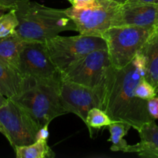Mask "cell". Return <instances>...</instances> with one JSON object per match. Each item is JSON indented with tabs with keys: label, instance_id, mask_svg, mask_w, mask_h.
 I'll use <instances>...</instances> for the list:
<instances>
[{
	"label": "cell",
	"instance_id": "cell-1",
	"mask_svg": "<svg viewBox=\"0 0 158 158\" xmlns=\"http://www.w3.org/2000/svg\"><path fill=\"white\" fill-rule=\"evenodd\" d=\"M146 79V68L132 60L127 66L116 69L110 65L100 86L95 89L101 110L114 122H123L136 131L153 120L147 110V100L135 95L138 83Z\"/></svg>",
	"mask_w": 158,
	"mask_h": 158
},
{
	"label": "cell",
	"instance_id": "cell-2",
	"mask_svg": "<svg viewBox=\"0 0 158 158\" xmlns=\"http://www.w3.org/2000/svg\"><path fill=\"white\" fill-rule=\"evenodd\" d=\"M19 24L15 32L25 41L46 42L64 31H77L64 9L46 7L30 0H16Z\"/></svg>",
	"mask_w": 158,
	"mask_h": 158
},
{
	"label": "cell",
	"instance_id": "cell-3",
	"mask_svg": "<svg viewBox=\"0 0 158 158\" xmlns=\"http://www.w3.org/2000/svg\"><path fill=\"white\" fill-rule=\"evenodd\" d=\"M24 78L22 92L11 100L23 108L39 129L67 114L60 100L61 80Z\"/></svg>",
	"mask_w": 158,
	"mask_h": 158
},
{
	"label": "cell",
	"instance_id": "cell-4",
	"mask_svg": "<svg viewBox=\"0 0 158 158\" xmlns=\"http://www.w3.org/2000/svg\"><path fill=\"white\" fill-rule=\"evenodd\" d=\"M152 29L135 26H113L102 35L106 43L111 66L125 67L147 43Z\"/></svg>",
	"mask_w": 158,
	"mask_h": 158
},
{
	"label": "cell",
	"instance_id": "cell-5",
	"mask_svg": "<svg viewBox=\"0 0 158 158\" xmlns=\"http://www.w3.org/2000/svg\"><path fill=\"white\" fill-rule=\"evenodd\" d=\"M50 56L60 73L96 49H106V43L100 36L80 35L60 36L57 35L46 42Z\"/></svg>",
	"mask_w": 158,
	"mask_h": 158
},
{
	"label": "cell",
	"instance_id": "cell-6",
	"mask_svg": "<svg viewBox=\"0 0 158 158\" xmlns=\"http://www.w3.org/2000/svg\"><path fill=\"white\" fill-rule=\"evenodd\" d=\"M120 6L109 0L94 7L79 9L71 6L64 11L74 23L79 34L102 37L107 29L116 26Z\"/></svg>",
	"mask_w": 158,
	"mask_h": 158
},
{
	"label": "cell",
	"instance_id": "cell-7",
	"mask_svg": "<svg viewBox=\"0 0 158 158\" xmlns=\"http://www.w3.org/2000/svg\"><path fill=\"white\" fill-rule=\"evenodd\" d=\"M0 123L5 130V137L13 149L36 141L39 127L23 108L11 99H7L0 106Z\"/></svg>",
	"mask_w": 158,
	"mask_h": 158
},
{
	"label": "cell",
	"instance_id": "cell-8",
	"mask_svg": "<svg viewBox=\"0 0 158 158\" xmlns=\"http://www.w3.org/2000/svg\"><path fill=\"white\" fill-rule=\"evenodd\" d=\"M110 65L107 48L96 49L73 63L64 70L61 73V80L95 89L100 86Z\"/></svg>",
	"mask_w": 158,
	"mask_h": 158
},
{
	"label": "cell",
	"instance_id": "cell-9",
	"mask_svg": "<svg viewBox=\"0 0 158 158\" xmlns=\"http://www.w3.org/2000/svg\"><path fill=\"white\" fill-rule=\"evenodd\" d=\"M19 72L23 77L61 80V73L51 60L46 42L24 40L20 52Z\"/></svg>",
	"mask_w": 158,
	"mask_h": 158
},
{
	"label": "cell",
	"instance_id": "cell-10",
	"mask_svg": "<svg viewBox=\"0 0 158 158\" xmlns=\"http://www.w3.org/2000/svg\"><path fill=\"white\" fill-rule=\"evenodd\" d=\"M60 96L67 114L73 113L86 122L88 113L91 108L99 106L95 90L82 85L61 80Z\"/></svg>",
	"mask_w": 158,
	"mask_h": 158
},
{
	"label": "cell",
	"instance_id": "cell-11",
	"mask_svg": "<svg viewBox=\"0 0 158 158\" xmlns=\"http://www.w3.org/2000/svg\"><path fill=\"white\" fill-rule=\"evenodd\" d=\"M158 19V4L128 0L121 5L116 26H135L153 29Z\"/></svg>",
	"mask_w": 158,
	"mask_h": 158
},
{
	"label": "cell",
	"instance_id": "cell-12",
	"mask_svg": "<svg viewBox=\"0 0 158 158\" xmlns=\"http://www.w3.org/2000/svg\"><path fill=\"white\" fill-rule=\"evenodd\" d=\"M137 131L140 141L128 145L124 153H136L142 157L158 158V125L154 120L143 123Z\"/></svg>",
	"mask_w": 158,
	"mask_h": 158
},
{
	"label": "cell",
	"instance_id": "cell-13",
	"mask_svg": "<svg viewBox=\"0 0 158 158\" xmlns=\"http://www.w3.org/2000/svg\"><path fill=\"white\" fill-rule=\"evenodd\" d=\"M25 78L17 69L0 60V93L12 99L22 92Z\"/></svg>",
	"mask_w": 158,
	"mask_h": 158
},
{
	"label": "cell",
	"instance_id": "cell-14",
	"mask_svg": "<svg viewBox=\"0 0 158 158\" xmlns=\"http://www.w3.org/2000/svg\"><path fill=\"white\" fill-rule=\"evenodd\" d=\"M24 40L16 33L0 38V60L19 71L20 52Z\"/></svg>",
	"mask_w": 158,
	"mask_h": 158
},
{
	"label": "cell",
	"instance_id": "cell-15",
	"mask_svg": "<svg viewBox=\"0 0 158 158\" xmlns=\"http://www.w3.org/2000/svg\"><path fill=\"white\" fill-rule=\"evenodd\" d=\"M146 58V80L158 89V40L147 41L140 49Z\"/></svg>",
	"mask_w": 158,
	"mask_h": 158
},
{
	"label": "cell",
	"instance_id": "cell-16",
	"mask_svg": "<svg viewBox=\"0 0 158 158\" xmlns=\"http://www.w3.org/2000/svg\"><path fill=\"white\" fill-rule=\"evenodd\" d=\"M17 158H53L55 157L54 151L48 146L47 140H37L26 146L14 148Z\"/></svg>",
	"mask_w": 158,
	"mask_h": 158
},
{
	"label": "cell",
	"instance_id": "cell-17",
	"mask_svg": "<svg viewBox=\"0 0 158 158\" xmlns=\"http://www.w3.org/2000/svg\"><path fill=\"white\" fill-rule=\"evenodd\" d=\"M132 127L129 124L123 122H114L108 126V131L110 133V138L108 141L112 142L110 150L114 152L122 151L124 152L128 143L124 140L123 137L128 134Z\"/></svg>",
	"mask_w": 158,
	"mask_h": 158
},
{
	"label": "cell",
	"instance_id": "cell-18",
	"mask_svg": "<svg viewBox=\"0 0 158 158\" xmlns=\"http://www.w3.org/2000/svg\"><path fill=\"white\" fill-rule=\"evenodd\" d=\"M112 123H114V121L108 117L106 113L104 112L100 108L93 107L88 111L85 124L88 129L89 130L91 137V134H92L91 128L99 129L102 127H108Z\"/></svg>",
	"mask_w": 158,
	"mask_h": 158
},
{
	"label": "cell",
	"instance_id": "cell-19",
	"mask_svg": "<svg viewBox=\"0 0 158 158\" xmlns=\"http://www.w3.org/2000/svg\"><path fill=\"white\" fill-rule=\"evenodd\" d=\"M18 24L19 20L14 7L0 17V38L14 33Z\"/></svg>",
	"mask_w": 158,
	"mask_h": 158
},
{
	"label": "cell",
	"instance_id": "cell-20",
	"mask_svg": "<svg viewBox=\"0 0 158 158\" xmlns=\"http://www.w3.org/2000/svg\"><path fill=\"white\" fill-rule=\"evenodd\" d=\"M135 95L143 100H149L156 97V89L144 78L136 86Z\"/></svg>",
	"mask_w": 158,
	"mask_h": 158
},
{
	"label": "cell",
	"instance_id": "cell-21",
	"mask_svg": "<svg viewBox=\"0 0 158 158\" xmlns=\"http://www.w3.org/2000/svg\"><path fill=\"white\" fill-rule=\"evenodd\" d=\"M71 3L73 7L82 9L94 7L104 4L108 0H68Z\"/></svg>",
	"mask_w": 158,
	"mask_h": 158
},
{
	"label": "cell",
	"instance_id": "cell-22",
	"mask_svg": "<svg viewBox=\"0 0 158 158\" xmlns=\"http://www.w3.org/2000/svg\"><path fill=\"white\" fill-rule=\"evenodd\" d=\"M147 110L153 120L158 119V97L147 100Z\"/></svg>",
	"mask_w": 158,
	"mask_h": 158
},
{
	"label": "cell",
	"instance_id": "cell-23",
	"mask_svg": "<svg viewBox=\"0 0 158 158\" xmlns=\"http://www.w3.org/2000/svg\"><path fill=\"white\" fill-rule=\"evenodd\" d=\"M49 131H48V124L45 125L43 127L40 128L37 134L36 140H47L49 138Z\"/></svg>",
	"mask_w": 158,
	"mask_h": 158
},
{
	"label": "cell",
	"instance_id": "cell-24",
	"mask_svg": "<svg viewBox=\"0 0 158 158\" xmlns=\"http://www.w3.org/2000/svg\"><path fill=\"white\" fill-rule=\"evenodd\" d=\"M14 7H15V3L14 4H9L3 0H0V17L9 11H10L12 9H13Z\"/></svg>",
	"mask_w": 158,
	"mask_h": 158
},
{
	"label": "cell",
	"instance_id": "cell-25",
	"mask_svg": "<svg viewBox=\"0 0 158 158\" xmlns=\"http://www.w3.org/2000/svg\"><path fill=\"white\" fill-rule=\"evenodd\" d=\"M158 40V19L156 22V25L154 26V27L153 28L151 31V33H150V37H149L148 40L147 41H150V40Z\"/></svg>",
	"mask_w": 158,
	"mask_h": 158
},
{
	"label": "cell",
	"instance_id": "cell-26",
	"mask_svg": "<svg viewBox=\"0 0 158 158\" xmlns=\"http://www.w3.org/2000/svg\"><path fill=\"white\" fill-rule=\"evenodd\" d=\"M6 101H7V98H6V97H5L4 96L0 95V106H2V104H4Z\"/></svg>",
	"mask_w": 158,
	"mask_h": 158
},
{
	"label": "cell",
	"instance_id": "cell-27",
	"mask_svg": "<svg viewBox=\"0 0 158 158\" xmlns=\"http://www.w3.org/2000/svg\"><path fill=\"white\" fill-rule=\"evenodd\" d=\"M147 3H152V4H158V0H140Z\"/></svg>",
	"mask_w": 158,
	"mask_h": 158
},
{
	"label": "cell",
	"instance_id": "cell-28",
	"mask_svg": "<svg viewBox=\"0 0 158 158\" xmlns=\"http://www.w3.org/2000/svg\"><path fill=\"white\" fill-rule=\"evenodd\" d=\"M112 1L115 2L119 3V4H120V5H122V4H124L125 2H126L128 0H112Z\"/></svg>",
	"mask_w": 158,
	"mask_h": 158
},
{
	"label": "cell",
	"instance_id": "cell-29",
	"mask_svg": "<svg viewBox=\"0 0 158 158\" xmlns=\"http://www.w3.org/2000/svg\"><path fill=\"white\" fill-rule=\"evenodd\" d=\"M0 133L5 136V130H4V128H3L2 125L1 124V123H0Z\"/></svg>",
	"mask_w": 158,
	"mask_h": 158
},
{
	"label": "cell",
	"instance_id": "cell-30",
	"mask_svg": "<svg viewBox=\"0 0 158 158\" xmlns=\"http://www.w3.org/2000/svg\"><path fill=\"white\" fill-rule=\"evenodd\" d=\"M3 1L6 2H7V3H9V4H14L16 0H3Z\"/></svg>",
	"mask_w": 158,
	"mask_h": 158
},
{
	"label": "cell",
	"instance_id": "cell-31",
	"mask_svg": "<svg viewBox=\"0 0 158 158\" xmlns=\"http://www.w3.org/2000/svg\"><path fill=\"white\" fill-rule=\"evenodd\" d=\"M156 97H158V89H156Z\"/></svg>",
	"mask_w": 158,
	"mask_h": 158
},
{
	"label": "cell",
	"instance_id": "cell-32",
	"mask_svg": "<svg viewBox=\"0 0 158 158\" xmlns=\"http://www.w3.org/2000/svg\"><path fill=\"white\" fill-rule=\"evenodd\" d=\"M0 95H2V94H1V93H0ZM2 96H3V95H2Z\"/></svg>",
	"mask_w": 158,
	"mask_h": 158
}]
</instances>
